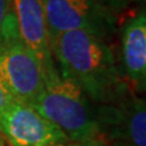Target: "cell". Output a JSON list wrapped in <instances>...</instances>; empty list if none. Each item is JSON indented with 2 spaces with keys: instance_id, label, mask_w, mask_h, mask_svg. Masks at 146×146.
Masks as SVG:
<instances>
[{
  "instance_id": "obj_1",
  "label": "cell",
  "mask_w": 146,
  "mask_h": 146,
  "mask_svg": "<svg viewBox=\"0 0 146 146\" xmlns=\"http://www.w3.org/2000/svg\"><path fill=\"white\" fill-rule=\"evenodd\" d=\"M50 49L57 68L76 80L93 102L117 104L130 94L107 40L76 29L58 34Z\"/></svg>"
},
{
  "instance_id": "obj_2",
  "label": "cell",
  "mask_w": 146,
  "mask_h": 146,
  "mask_svg": "<svg viewBox=\"0 0 146 146\" xmlns=\"http://www.w3.org/2000/svg\"><path fill=\"white\" fill-rule=\"evenodd\" d=\"M39 115L56 125L68 141L99 138L98 108L83 89L56 63L44 71V88L33 106Z\"/></svg>"
},
{
  "instance_id": "obj_3",
  "label": "cell",
  "mask_w": 146,
  "mask_h": 146,
  "mask_svg": "<svg viewBox=\"0 0 146 146\" xmlns=\"http://www.w3.org/2000/svg\"><path fill=\"white\" fill-rule=\"evenodd\" d=\"M49 43L58 34L82 29L107 40L116 32L117 15L96 0H42Z\"/></svg>"
},
{
  "instance_id": "obj_4",
  "label": "cell",
  "mask_w": 146,
  "mask_h": 146,
  "mask_svg": "<svg viewBox=\"0 0 146 146\" xmlns=\"http://www.w3.org/2000/svg\"><path fill=\"white\" fill-rule=\"evenodd\" d=\"M0 77L16 101L32 107L44 88L42 62L21 38L0 50Z\"/></svg>"
},
{
  "instance_id": "obj_5",
  "label": "cell",
  "mask_w": 146,
  "mask_h": 146,
  "mask_svg": "<svg viewBox=\"0 0 146 146\" xmlns=\"http://www.w3.org/2000/svg\"><path fill=\"white\" fill-rule=\"evenodd\" d=\"M0 135L9 146H58L68 143L56 125L32 106L16 100L0 113Z\"/></svg>"
},
{
  "instance_id": "obj_6",
  "label": "cell",
  "mask_w": 146,
  "mask_h": 146,
  "mask_svg": "<svg viewBox=\"0 0 146 146\" xmlns=\"http://www.w3.org/2000/svg\"><path fill=\"white\" fill-rule=\"evenodd\" d=\"M100 134H107L113 143L127 146H146L145 99L128 95L117 104L98 107Z\"/></svg>"
},
{
  "instance_id": "obj_7",
  "label": "cell",
  "mask_w": 146,
  "mask_h": 146,
  "mask_svg": "<svg viewBox=\"0 0 146 146\" xmlns=\"http://www.w3.org/2000/svg\"><path fill=\"white\" fill-rule=\"evenodd\" d=\"M123 74L136 93L146 88V12L128 16L121 27Z\"/></svg>"
},
{
  "instance_id": "obj_8",
  "label": "cell",
  "mask_w": 146,
  "mask_h": 146,
  "mask_svg": "<svg viewBox=\"0 0 146 146\" xmlns=\"http://www.w3.org/2000/svg\"><path fill=\"white\" fill-rule=\"evenodd\" d=\"M21 40L42 62L43 72L55 65L42 0H11Z\"/></svg>"
},
{
  "instance_id": "obj_9",
  "label": "cell",
  "mask_w": 146,
  "mask_h": 146,
  "mask_svg": "<svg viewBox=\"0 0 146 146\" xmlns=\"http://www.w3.org/2000/svg\"><path fill=\"white\" fill-rule=\"evenodd\" d=\"M20 38L11 0H0V50Z\"/></svg>"
},
{
  "instance_id": "obj_10",
  "label": "cell",
  "mask_w": 146,
  "mask_h": 146,
  "mask_svg": "<svg viewBox=\"0 0 146 146\" xmlns=\"http://www.w3.org/2000/svg\"><path fill=\"white\" fill-rule=\"evenodd\" d=\"M96 1L110 9L113 13L119 15V13H122V11H124L128 7L130 0H96Z\"/></svg>"
},
{
  "instance_id": "obj_11",
  "label": "cell",
  "mask_w": 146,
  "mask_h": 146,
  "mask_svg": "<svg viewBox=\"0 0 146 146\" xmlns=\"http://www.w3.org/2000/svg\"><path fill=\"white\" fill-rule=\"evenodd\" d=\"M13 100L15 99H13L11 93L6 88L3 78L0 77V113L5 111V110L13 102Z\"/></svg>"
},
{
  "instance_id": "obj_12",
  "label": "cell",
  "mask_w": 146,
  "mask_h": 146,
  "mask_svg": "<svg viewBox=\"0 0 146 146\" xmlns=\"http://www.w3.org/2000/svg\"><path fill=\"white\" fill-rule=\"evenodd\" d=\"M58 146H106L105 141L101 138H95V139H90V140H85V141H68L66 144L58 145Z\"/></svg>"
},
{
  "instance_id": "obj_13",
  "label": "cell",
  "mask_w": 146,
  "mask_h": 146,
  "mask_svg": "<svg viewBox=\"0 0 146 146\" xmlns=\"http://www.w3.org/2000/svg\"><path fill=\"white\" fill-rule=\"evenodd\" d=\"M0 146H6V143H5V140L3 139V136H0Z\"/></svg>"
},
{
  "instance_id": "obj_14",
  "label": "cell",
  "mask_w": 146,
  "mask_h": 146,
  "mask_svg": "<svg viewBox=\"0 0 146 146\" xmlns=\"http://www.w3.org/2000/svg\"><path fill=\"white\" fill-rule=\"evenodd\" d=\"M112 146H127V145H124V144H119V143H113Z\"/></svg>"
}]
</instances>
